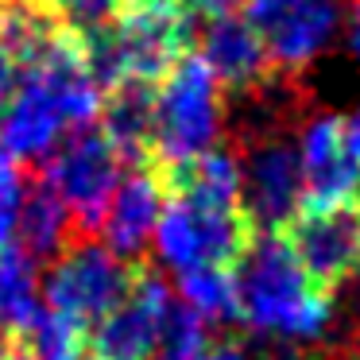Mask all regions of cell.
<instances>
[{
	"mask_svg": "<svg viewBox=\"0 0 360 360\" xmlns=\"http://www.w3.org/2000/svg\"><path fill=\"white\" fill-rule=\"evenodd\" d=\"M236 275V321L248 337L279 349H321L333 337L337 302L290 252L283 233H252Z\"/></svg>",
	"mask_w": 360,
	"mask_h": 360,
	"instance_id": "6da1fadb",
	"label": "cell"
},
{
	"mask_svg": "<svg viewBox=\"0 0 360 360\" xmlns=\"http://www.w3.org/2000/svg\"><path fill=\"white\" fill-rule=\"evenodd\" d=\"M101 82L86 63V47L74 35H58L35 63L24 66L0 109V148L12 159H47L78 128L101 117Z\"/></svg>",
	"mask_w": 360,
	"mask_h": 360,
	"instance_id": "7a4b0ae2",
	"label": "cell"
},
{
	"mask_svg": "<svg viewBox=\"0 0 360 360\" xmlns=\"http://www.w3.org/2000/svg\"><path fill=\"white\" fill-rule=\"evenodd\" d=\"M190 8L182 0H132L109 27L82 39L101 89L120 82L155 86L190 47Z\"/></svg>",
	"mask_w": 360,
	"mask_h": 360,
	"instance_id": "3957f363",
	"label": "cell"
},
{
	"mask_svg": "<svg viewBox=\"0 0 360 360\" xmlns=\"http://www.w3.org/2000/svg\"><path fill=\"white\" fill-rule=\"evenodd\" d=\"M229 128V94L198 55H182L155 82V117H151V155L159 171L190 163L221 148Z\"/></svg>",
	"mask_w": 360,
	"mask_h": 360,
	"instance_id": "277c9868",
	"label": "cell"
},
{
	"mask_svg": "<svg viewBox=\"0 0 360 360\" xmlns=\"http://www.w3.org/2000/svg\"><path fill=\"white\" fill-rule=\"evenodd\" d=\"M248 240L252 229L236 205H217L167 190V205L151 236V248L159 267L182 275L194 267H233Z\"/></svg>",
	"mask_w": 360,
	"mask_h": 360,
	"instance_id": "5b68a950",
	"label": "cell"
},
{
	"mask_svg": "<svg viewBox=\"0 0 360 360\" xmlns=\"http://www.w3.org/2000/svg\"><path fill=\"white\" fill-rule=\"evenodd\" d=\"M240 213L252 233H283L302 213L306 190L283 120H256L240 155Z\"/></svg>",
	"mask_w": 360,
	"mask_h": 360,
	"instance_id": "8992f818",
	"label": "cell"
},
{
	"mask_svg": "<svg viewBox=\"0 0 360 360\" xmlns=\"http://www.w3.org/2000/svg\"><path fill=\"white\" fill-rule=\"evenodd\" d=\"M136 271H140V264L120 259L101 240L74 236L51 259L47 275H43V306L66 314L82 329H89L132 290Z\"/></svg>",
	"mask_w": 360,
	"mask_h": 360,
	"instance_id": "52a82bcc",
	"label": "cell"
},
{
	"mask_svg": "<svg viewBox=\"0 0 360 360\" xmlns=\"http://www.w3.org/2000/svg\"><path fill=\"white\" fill-rule=\"evenodd\" d=\"M240 16L256 27L271 70L298 78L337 47L345 0H248Z\"/></svg>",
	"mask_w": 360,
	"mask_h": 360,
	"instance_id": "ba28073f",
	"label": "cell"
},
{
	"mask_svg": "<svg viewBox=\"0 0 360 360\" xmlns=\"http://www.w3.org/2000/svg\"><path fill=\"white\" fill-rule=\"evenodd\" d=\"M39 174L66 202L74 229L97 233V221H101L112 190L124 179V155L112 148L101 128H78L51 151Z\"/></svg>",
	"mask_w": 360,
	"mask_h": 360,
	"instance_id": "9c48e42d",
	"label": "cell"
},
{
	"mask_svg": "<svg viewBox=\"0 0 360 360\" xmlns=\"http://www.w3.org/2000/svg\"><path fill=\"white\" fill-rule=\"evenodd\" d=\"M298 264L321 287H345L360 271V194L345 202L302 205L295 221L283 229Z\"/></svg>",
	"mask_w": 360,
	"mask_h": 360,
	"instance_id": "30bf717a",
	"label": "cell"
},
{
	"mask_svg": "<svg viewBox=\"0 0 360 360\" xmlns=\"http://www.w3.org/2000/svg\"><path fill=\"white\" fill-rule=\"evenodd\" d=\"M174 306V295L155 271L140 267L136 283L105 318L89 326V352L97 360H151L163 321Z\"/></svg>",
	"mask_w": 360,
	"mask_h": 360,
	"instance_id": "8fae6325",
	"label": "cell"
},
{
	"mask_svg": "<svg viewBox=\"0 0 360 360\" xmlns=\"http://www.w3.org/2000/svg\"><path fill=\"white\" fill-rule=\"evenodd\" d=\"M295 159L302 174L306 205L345 202L360 194V163L352 155L345 117L337 112H310L295 124Z\"/></svg>",
	"mask_w": 360,
	"mask_h": 360,
	"instance_id": "7c38bea8",
	"label": "cell"
},
{
	"mask_svg": "<svg viewBox=\"0 0 360 360\" xmlns=\"http://www.w3.org/2000/svg\"><path fill=\"white\" fill-rule=\"evenodd\" d=\"M163 205H167V174L159 167L136 163V171H124V179L117 182L101 221H97L101 244L109 252H117L120 259L136 264L151 248Z\"/></svg>",
	"mask_w": 360,
	"mask_h": 360,
	"instance_id": "4fadbf2b",
	"label": "cell"
},
{
	"mask_svg": "<svg viewBox=\"0 0 360 360\" xmlns=\"http://www.w3.org/2000/svg\"><path fill=\"white\" fill-rule=\"evenodd\" d=\"M198 58L213 70V78L225 86V94H256L264 89L267 74H271V63H267V51L259 43L256 27L244 16H221L210 20L202 32V43H198Z\"/></svg>",
	"mask_w": 360,
	"mask_h": 360,
	"instance_id": "5bb4252c",
	"label": "cell"
},
{
	"mask_svg": "<svg viewBox=\"0 0 360 360\" xmlns=\"http://www.w3.org/2000/svg\"><path fill=\"white\" fill-rule=\"evenodd\" d=\"M74 236H78L74 217L66 210V202L55 194V186L43 174L24 179L16 213H12V236H8L12 248L32 256L35 264H43V259H55Z\"/></svg>",
	"mask_w": 360,
	"mask_h": 360,
	"instance_id": "9a60e30c",
	"label": "cell"
},
{
	"mask_svg": "<svg viewBox=\"0 0 360 360\" xmlns=\"http://www.w3.org/2000/svg\"><path fill=\"white\" fill-rule=\"evenodd\" d=\"M151 117H155V86L120 82L101 97V132L124 155V163L151 159Z\"/></svg>",
	"mask_w": 360,
	"mask_h": 360,
	"instance_id": "2e32d148",
	"label": "cell"
},
{
	"mask_svg": "<svg viewBox=\"0 0 360 360\" xmlns=\"http://www.w3.org/2000/svg\"><path fill=\"white\" fill-rule=\"evenodd\" d=\"M43 283H39V264L24 256L20 248L4 244L0 248V326L12 337H24L35 314L43 310Z\"/></svg>",
	"mask_w": 360,
	"mask_h": 360,
	"instance_id": "e0dca14e",
	"label": "cell"
},
{
	"mask_svg": "<svg viewBox=\"0 0 360 360\" xmlns=\"http://www.w3.org/2000/svg\"><path fill=\"white\" fill-rule=\"evenodd\" d=\"M174 298L205 329L236 321V275H233V267H194V271L174 275Z\"/></svg>",
	"mask_w": 360,
	"mask_h": 360,
	"instance_id": "ac0fdd59",
	"label": "cell"
},
{
	"mask_svg": "<svg viewBox=\"0 0 360 360\" xmlns=\"http://www.w3.org/2000/svg\"><path fill=\"white\" fill-rule=\"evenodd\" d=\"M82 337H86V329L78 321L43 306L35 314V321L27 326V333L20 337V349L32 360H74L82 352Z\"/></svg>",
	"mask_w": 360,
	"mask_h": 360,
	"instance_id": "d6986e66",
	"label": "cell"
},
{
	"mask_svg": "<svg viewBox=\"0 0 360 360\" xmlns=\"http://www.w3.org/2000/svg\"><path fill=\"white\" fill-rule=\"evenodd\" d=\"M43 8L51 12L58 27L74 39H89L101 27H109L132 0H39Z\"/></svg>",
	"mask_w": 360,
	"mask_h": 360,
	"instance_id": "ffe728a7",
	"label": "cell"
},
{
	"mask_svg": "<svg viewBox=\"0 0 360 360\" xmlns=\"http://www.w3.org/2000/svg\"><path fill=\"white\" fill-rule=\"evenodd\" d=\"M20 186H24V179L16 171V159L0 148V248L12 236V213H16V202H20Z\"/></svg>",
	"mask_w": 360,
	"mask_h": 360,
	"instance_id": "44dd1931",
	"label": "cell"
},
{
	"mask_svg": "<svg viewBox=\"0 0 360 360\" xmlns=\"http://www.w3.org/2000/svg\"><path fill=\"white\" fill-rule=\"evenodd\" d=\"M337 43L345 47V55L360 66V0H345V16H341V35Z\"/></svg>",
	"mask_w": 360,
	"mask_h": 360,
	"instance_id": "7402d4cb",
	"label": "cell"
},
{
	"mask_svg": "<svg viewBox=\"0 0 360 360\" xmlns=\"http://www.w3.org/2000/svg\"><path fill=\"white\" fill-rule=\"evenodd\" d=\"M248 0H186L190 12H202L205 20H221V16H240Z\"/></svg>",
	"mask_w": 360,
	"mask_h": 360,
	"instance_id": "603a6c76",
	"label": "cell"
},
{
	"mask_svg": "<svg viewBox=\"0 0 360 360\" xmlns=\"http://www.w3.org/2000/svg\"><path fill=\"white\" fill-rule=\"evenodd\" d=\"M194 360H252V356L244 352V345H236V341H217V337H210V341H205V349L198 352Z\"/></svg>",
	"mask_w": 360,
	"mask_h": 360,
	"instance_id": "cb8c5ba5",
	"label": "cell"
},
{
	"mask_svg": "<svg viewBox=\"0 0 360 360\" xmlns=\"http://www.w3.org/2000/svg\"><path fill=\"white\" fill-rule=\"evenodd\" d=\"M16 70H20V66L12 63V55L0 47V109H4V101H8L12 86H16Z\"/></svg>",
	"mask_w": 360,
	"mask_h": 360,
	"instance_id": "d4e9b609",
	"label": "cell"
},
{
	"mask_svg": "<svg viewBox=\"0 0 360 360\" xmlns=\"http://www.w3.org/2000/svg\"><path fill=\"white\" fill-rule=\"evenodd\" d=\"M345 132H349V143H352V155H356V163H360V101H356V109L345 117Z\"/></svg>",
	"mask_w": 360,
	"mask_h": 360,
	"instance_id": "484cf974",
	"label": "cell"
},
{
	"mask_svg": "<svg viewBox=\"0 0 360 360\" xmlns=\"http://www.w3.org/2000/svg\"><path fill=\"white\" fill-rule=\"evenodd\" d=\"M16 345H20V341H16V337H12V333H8V329L0 326V360L8 356V352H12V349H16Z\"/></svg>",
	"mask_w": 360,
	"mask_h": 360,
	"instance_id": "4316f807",
	"label": "cell"
},
{
	"mask_svg": "<svg viewBox=\"0 0 360 360\" xmlns=\"http://www.w3.org/2000/svg\"><path fill=\"white\" fill-rule=\"evenodd\" d=\"M352 302H356V310H360V271L352 275Z\"/></svg>",
	"mask_w": 360,
	"mask_h": 360,
	"instance_id": "83f0119b",
	"label": "cell"
},
{
	"mask_svg": "<svg viewBox=\"0 0 360 360\" xmlns=\"http://www.w3.org/2000/svg\"><path fill=\"white\" fill-rule=\"evenodd\" d=\"M4 360H32V356H27V352H24V349H20V345H16V349H12V352H8V356H4Z\"/></svg>",
	"mask_w": 360,
	"mask_h": 360,
	"instance_id": "f1b7e54d",
	"label": "cell"
},
{
	"mask_svg": "<svg viewBox=\"0 0 360 360\" xmlns=\"http://www.w3.org/2000/svg\"><path fill=\"white\" fill-rule=\"evenodd\" d=\"M341 360H360V341H356V345H352V349H349V352H345V356H341Z\"/></svg>",
	"mask_w": 360,
	"mask_h": 360,
	"instance_id": "f546056e",
	"label": "cell"
},
{
	"mask_svg": "<svg viewBox=\"0 0 360 360\" xmlns=\"http://www.w3.org/2000/svg\"><path fill=\"white\" fill-rule=\"evenodd\" d=\"M74 360H97V356H94V352H78Z\"/></svg>",
	"mask_w": 360,
	"mask_h": 360,
	"instance_id": "4dcf8cb0",
	"label": "cell"
}]
</instances>
